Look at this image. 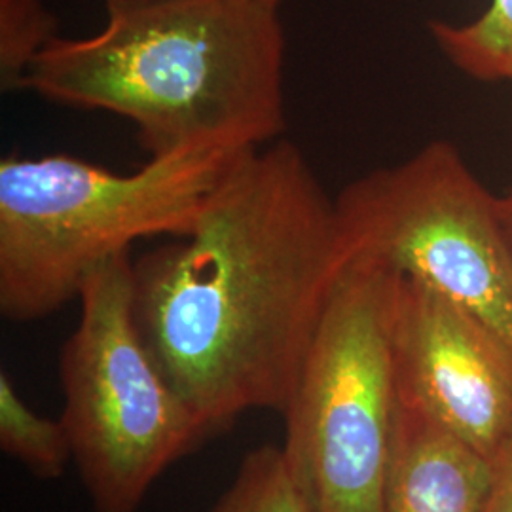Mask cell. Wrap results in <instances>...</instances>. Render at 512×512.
<instances>
[{"instance_id": "6da1fadb", "label": "cell", "mask_w": 512, "mask_h": 512, "mask_svg": "<svg viewBox=\"0 0 512 512\" xmlns=\"http://www.w3.org/2000/svg\"><path fill=\"white\" fill-rule=\"evenodd\" d=\"M348 264L334 200L283 137L236 165L190 236L133 262L141 336L209 435L285 408Z\"/></svg>"}, {"instance_id": "7a4b0ae2", "label": "cell", "mask_w": 512, "mask_h": 512, "mask_svg": "<svg viewBox=\"0 0 512 512\" xmlns=\"http://www.w3.org/2000/svg\"><path fill=\"white\" fill-rule=\"evenodd\" d=\"M281 0H152L110 8L101 33L55 38L25 90L126 118L148 158L255 150L287 128Z\"/></svg>"}, {"instance_id": "3957f363", "label": "cell", "mask_w": 512, "mask_h": 512, "mask_svg": "<svg viewBox=\"0 0 512 512\" xmlns=\"http://www.w3.org/2000/svg\"><path fill=\"white\" fill-rule=\"evenodd\" d=\"M256 150V148H255ZM251 150L200 148L116 173L69 154L0 162V313L50 317L141 239L190 236Z\"/></svg>"}, {"instance_id": "277c9868", "label": "cell", "mask_w": 512, "mask_h": 512, "mask_svg": "<svg viewBox=\"0 0 512 512\" xmlns=\"http://www.w3.org/2000/svg\"><path fill=\"white\" fill-rule=\"evenodd\" d=\"M399 285L382 264L349 262L281 410L283 450L311 512H384Z\"/></svg>"}, {"instance_id": "5b68a950", "label": "cell", "mask_w": 512, "mask_h": 512, "mask_svg": "<svg viewBox=\"0 0 512 512\" xmlns=\"http://www.w3.org/2000/svg\"><path fill=\"white\" fill-rule=\"evenodd\" d=\"M133 291L131 256L95 270L59 361L61 421L95 512H139L154 482L211 437L148 351Z\"/></svg>"}, {"instance_id": "8992f818", "label": "cell", "mask_w": 512, "mask_h": 512, "mask_svg": "<svg viewBox=\"0 0 512 512\" xmlns=\"http://www.w3.org/2000/svg\"><path fill=\"white\" fill-rule=\"evenodd\" d=\"M351 260H370L458 306L512 353V243L497 196L448 141L370 171L336 198Z\"/></svg>"}, {"instance_id": "52a82bcc", "label": "cell", "mask_w": 512, "mask_h": 512, "mask_svg": "<svg viewBox=\"0 0 512 512\" xmlns=\"http://www.w3.org/2000/svg\"><path fill=\"white\" fill-rule=\"evenodd\" d=\"M397 397L492 459L512 442V353L461 310L401 277L395 313Z\"/></svg>"}, {"instance_id": "ba28073f", "label": "cell", "mask_w": 512, "mask_h": 512, "mask_svg": "<svg viewBox=\"0 0 512 512\" xmlns=\"http://www.w3.org/2000/svg\"><path fill=\"white\" fill-rule=\"evenodd\" d=\"M492 461L397 399L384 512H480Z\"/></svg>"}, {"instance_id": "9c48e42d", "label": "cell", "mask_w": 512, "mask_h": 512, "mask_svg": "<svg viewBox=\"0 0 512 512\" xmlns=\"http://www.w3.org/2000/svg\"><path fill=\"white\" fill-rule=\"evenodd\" d=\"M0 448L42 480L59 478L73 459L63 421L33 412L6 372L0 374Z\"/></svg>"}, {"instance_id": "30bf717a", "label": "cell", "mask_w": 512, "mask_h": 512, "mask_svg": "<svg viewBox=\"0 0 512 512\" xmlns=\"http://www.w3.org/2000/svg\"><path fill=\"white\" fill-rule=\"evenodd\" d=\"M209 512H311L283 446L249 450L238 473Z\"/></svg>"}, {"instance_id": "8fae6325", "label": "cell", "mask_w": 512, "mask_h": 512, "mask_svg": "<svg viewBox=\"0 0 512 512\" xmlns=\"http://www.w3.org/2000/svg\"><path fill=\"white\" fill-rule=\"evenodd\" d=\"M431 33L459 71L478 80H501L512 63V0H492L490 8L467 25L433 21Z\"/></svg>"}, {"instance_id": "7c38bea8", "label": "cell", "mask_w": 512, "mask_h": 512, "mask_svg": "<svg viewBox=\"0 0 512 512\" xmlns=\"http://www.w3.org/2000/svg\"><path fill=\"white\" fill-rule=\"evenodd\" d=\"M57 23L40 0H0V88L25 90L33 63L55 38Z\"/></svg>"}, {"instance_id": "4fadbf2b", "label": "cell", "mask_w": 512, "mask_h": 512, "mask_svg": "<svg viewBox=\"0 0 512 512\" xmlns=\"http://www.w3.org/2000/svg\"><path fill=\"white\" fill-rule=\"evenodd\" d=\"M480 512H512V442L492 459V480Z\"/></svg>"}, {"instance_id": "5bb4252c", "label": "cell", "mask_w": 512, "mask_h": 512, "mask_svg": "<svg viewBox=\"0 0 512 512\" xmlns=\"http://www.w3.org/2000/svg\"><path fill=\"white\" fill-rule=\"evenodd\" d=\"M497 209H499L503 226H505L512 243V188L511 192H507L503 196H497Z\"/></svg>"}, {"instance_id": "9a60e30c", "label": "cell", "mask_w": 512, "mask_h": 512, "mask_svg": "<svg viewBox=\"0 0 512 512\" xmlns=\"http://www.w3.org/2000/svg\"><path fill=\"white\" fill-rule=\"evenodd\" d=\"M143 2H152V0H105L107 10L110 8H122V6H131V4H143Z\"/></svg>"}, {"instance_id": "2e32d148", "label": "cell", "mask_w": 512, "mask_h": 512, "mask_svg": "<svg viewBox=\"0 0 512 512\" xmlns=\"http://www.w3.org/2000/svg\"><path fill=\"white\" fill-rule=\"evenodd\" d=\"M501 80H507V82H511L512 84V63L505 69V73H503V78Z\"/></svg>"}]
</instances>
